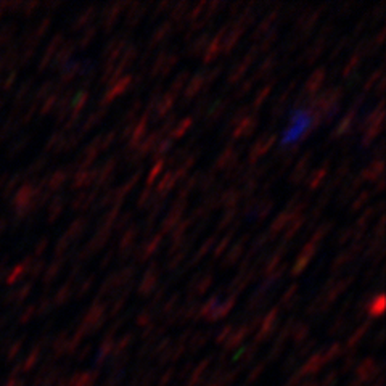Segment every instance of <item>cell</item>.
Instances as JSON below:
<instances>
[{"instance_id":"obj_1","label":"cell","mask_w":386,"mask_h":386,"mask_svg":"<svg viewBox=\"0 0 386 386\" xmlns=\"http://www.w3.org/2000/svg\"><path fill=\"white\" fill-rule=\"evenodd\" d=\"M274 142H275V135L274 134L262 135V137L257 140L253 146H251V150H249V163L253 164V163H256L257 158L264 156V154L270 150V146L274 145Z\"/></svg>"},{"instance_id":"obj_2","label":"cell","mask_w":386,"mask_h":386,"mask_svg":"<svg viewBox=\"0 0 386 386\" xmlns=\"http://www.w3.org/2000/svg\"><path fill=\"white\" fill-rule=\"evenodd\" d=\"M131 82H132V76H122V77H119L118 81L113 82V87L108 90L105 96H103L101 103H105V105L111 103L116 96H119L122 92H124V90H127V87L131 86Z\"/></svg>"},{"instance_id":"obj_3","label":"cell","mask_w":386,"mask_h":386,"mask_svg":"<svg viewBox=\"0 0 386 386\" xmlns=\"http://www.w3.org/2000/svg\"><path fill=\"white\" fill-rule=\"evenodd\" d=\"M257 126V118L256 116H246L243 121H240L235 126V131L232 134L234 139H241V137H249L254 132V129Z\"/></svg>"},{"instance_id":"obj_4","label":"cell","mask_w":386,"mask_h":386,"mask_svg":"<svg viewBox=\"0 0 386 386\" xmlns=\"http://www.w3.org/2000/svg\"><path fill=\"white\" fill-rule=\"evenodd\" d=\"M156 279H158L156 264H153V266H150V269H148L145 272V275H144V280H142L144 283H142L140 288H139L140 294H144V296L150 294L153 291V288L156 287Z\"/></svg>"},{"instance_id":"obj_5","label":"cell","mask_w":386,"mask_h":386,"mask_svg":"<svg viewBox=\"0 0 386 386\" xmlns=\"http://www.w3.org/2000/svg\"><path fill=\"white\" fill-rule=\"evenodd\" d=\"M148 116H150V113H145L144 116H142V121L135 126L134 132H132V137H131V140H129V148H131V150H135L142 142V139H144V135L146 132V126H148Z\"/></svg>"},{"instance_id":"obj_6","label":"cell","mask_w":386,"mask_h":386,"mask_svg":"<svg viewBox=\"0 0 386 386\" xmlns=\"http://www.w3.org/2000/svg\"><path fill=\"white\" fill-rule=\"evenodd\" d=\"M244 32V28L241 24H235L232 26V31L229 32V36H225V41H224V45L221 47L222 51H225V53H229V51L235 47V44L238 42V39L241 37V34Z\"/></svg>"},{"instance_id":"obj_7","label":"cell","mask_w":386,"mask_h":386,"mask_svg":"<svg viewBox=\"0 0 386 386\" xmlns=\"http://www.w3.org/2000/svg\"><path fill=\"white\" fill-rule=\"evenodd\" d=\"M383 161L378 159L377 163H373L370 167H367V169H364L362 172H360V177H362V180H372V182H375V180H380L383 177Z\"/></svg>"},{"instance_id":"obj_8","label":"cell","mask_w":386,"mask_h":386,"mask_svg":"<svg viewBox=\"0 0 386 386\" xmlns=\"http://www.w3.org/2000/svg\"><path fill=\"white\" fill-rule=\"evenodd\" d=\"M174 101H176V95L171 94V92H167L163 98L158 100L156 106H154V114H156L158 118H164V116L167 114V111H169V109L172 108Z\"/></svg>"},{"instance_id":"obj_9","label":"cell","mask_w":386,"mask_h":386,"mask_svg":"<svg viewBox=\"0 0 386 386\" xmlns=\"http://www.w3.org/2000/svg\"><path fill=\"white\" fill-rule=\"evenodd\" d=\"M356 114H357V105H354L349 109V113H347L343 118V121H341L338 124L337 131H333V137H339V135H343V134H346L347 131H349L352 121H354V118H356Z\"/></svg>"},{"instance_id":"obj_10","label":"cell","mask_w":386,"mask_h":386,"mask_svg":"<svg viewBox=\"0 0 386 386\" xmlns=\"http://www.w3.org/2000/svg\"><path fill=\"white\" fill-rule=\"evenodd\" d=\"M377 372H378V369L375 365V360H372V359L364 360V362L360 364L359 369H357V373H359L360 380H372V377L377 375Z\"/></svg>"},{"instance_id":"obj_11","label":"cell","mask_w":386,"mask_h":386,"mask_svg":"<svg viewBox=\"0 0 386 386\" xmlns=\"http://www.w3.org/2000/svg\"><path fill=\"white\" fill-rule=\"evenodd\" d=\"M324 76H325V71L324 69H317L315 73L309 77V81L306 84V94H315L317 90L322 87V82H324Z\"/></svg>"},{"instance_id":"obj_12","label":"cell","mask_w":386,"mask_h":386,"mask_svg":"<svg viewBox=\"0 0 386 386\" xmlns=\"http://www.w3.org/2000/svg\"><path fill=\"white\" fill-rule=\"evenodd\" d=\"M324 357H322V354H315V356L309 360V362L302 367L301 369V372H299V377H302V375H307V373H317L320 369H322V365H324Z\"/></svg>"},{"instance_id":"obj_13","label":"cell","mask_w":386,"mask_h":386,"mask_svg":"<svg viewBox=\"0 0 386 386\" xmlns=\"http://www.w3.org/2000/svg\"><path fill=\"white\" fill-rule=\"evenodd\" d=\"M237 161V154H235V150L234 146H227L224 150V153L219 156L217 163H216V167H219V169H227V167L230 164H234Z\"/></svg>"},{"instance_id":"obj_14","label":"cell","mask_w":386,"mask_h":386,"mask_svg":"<svg viewBox=\"0 0 386 386\" xmlns=\"http://www.w3.org/2000/svg\"><path fill=\"white\" fill-rule=\"evenodd\" d=\"M122 6H124V3H116V5H111L109 6V10L103 15V24H105V29L109 31L113 28V24L116 21V18H118V15L121 13Z\"/></svg>"},{"instance_id":"obj_15","label":"cell","mask_w":386,"mask_h":386,"mask_svg":"<svg viewBox=\"0 0 386 386\" xmlns=\"http://www.w3.org/2000/svg\"><path fill=\"white\" fill-rule=\"evenodd\" d=\"M177 179L176 176H174V172H167L166 176L163 177V180H159L158 185H156V193H159L161 196L166 195L167 192L174 189V185H176Z\"/></svg>"},{"instance_id":"obj_16","label":"cell","mask_w":386,"mask_h":386,"mask_svg":"<svg viewBox=\"0 0 386 386\" xmlns=\"http://www.w3.org/2000/svg\"><path fill=\"white\" fill-rule=\"evenodd\" d=\"M327 171H328V161L327 163L322 166V167H319L317 171H314L311 176H309V179H307V185H309V189L311 190H314V189H317V187L322 184V179H324L325 176H327Z\"/></svg>"},{"instance_id":"obj_17","label":"cell","mask_w":386,"mask_h":386,"mask_svg":"<svg viewBox=\"0 0 386 386\" xmlns=\"http://www.w3.org/2000/svg\"><path fill=\"white\" fill-rule=\"evenodd\" d=\"M114 166H116V159L111 158V159L106 161V164L103 166L100 171H96L95 177H96V180H98V184H105L106 180H109V177H111V174L114 171Z\"/></svg>"},{"instance_id":"obj_18","label":"cell","mask_w":386,"mask_h":386,"mask_svg":"<svg viewBox=\"0 0 386 386\" xmlns=\"http://www.w3.org/2000/svg\"><path fill=\"white\" fill-rule=\"evenodd\" d=\"M291 217H293V214H290L288 211H285V212H282V214H279L275 217V221L270 224V232H272V237L275 235V234H279V232L285 227V225L291 221Z\"/></svg>"},{"instance_id":"obj_19","label":"cell","mask_w":386,"mask_h":386,"mask_svg":"<svg viewBox=\"0 0 386 386\" xmlns=\"http://www.w3.org/2000/svg\"><path fill=\"white\" fill-rule=\"evenodd\" d=\"M240 198H241L240 192L229 190V192H225V193H222V195H221V204L227 206L229 209H232V208H235L238 201H240Z\"/></svg>"},{"instance_id":"obj_20","label":"cell","mask_w":386,"mask_h":386,"mask_svg":"<svg viewBox=\"0 0 386 386\" xmlns=\"http://www.w3.org/2000/svg\"><path fill=\"white\" fill-rule=\"evenodd\" d=\"M193 124V118H190V116H187V118H184L182 121L179 122V124L172 129V134H171V140L174 139H180L182 135L187 132V129H190V126Z\"/></svg>"},{"instance_id":"obj_21","label":"cell","mask_w":386,"mask_h":386,"mask_svg":"<svg viewBox=\"0 0 386 386\" xmlns=\"http://www.w3.org/2000/svg\"><path fill=\"white\" fill-rule=\"evenodd\" d=\"M203 82H204V77H203L201 74H196L195 77H193V79L189 82V86H187V90H185V96H187V98H192L193 95H196L198 90L201 89Z\"/></svg>"},{"instance_id":"obj_22","label":"cell","mask_w":386,"mask_h":386,"mask_svg":"<svg viewBox=\"0 0 386 386\" xmlns=\"http://www.w3.org/2000/svg\"><path fill=\"white\" fill-rule=\"evenodd\" d=\"M248 332H251L249 327H248V325H243L235 335H232L230 339L227 341V344H225V346H227V349H234V347H237V346L243 341V338L248 335Z\"/></svg>"},{"instance_id":"obj_23","label":"cell","mask_w":386,"mask_h":386,"mask_svg":"<svg viewBox=\"0 0 386 386\" xmlns=\"http://www.w3.org/2000/svg\"><path fill=\"white\" fill-rule=\"evenodd\" d=\"M367 309H369V312L373 315V317L382 315L383 311H385V294H378L377 298L373 299L369 306H367Z\"/></svg>"},{"instance_id":"obj_24","label":"cell","mask_w":386,"mask_h":386,"mask_svg":"<svg viewBox=\"0 0 386 386\" xmlns=\"http://www.w3.org/2000/svg\"><path fill=\"white\" fill-rule=\"evenodd\" d=\"M227 105H229V103L225 101V100H219V101H216V103H212L211 108H209L211 122H216L219 118H221V116L224 114V111H225V108H227Z\"/></svg>"},{"instance_id":"obj_25","label":"cell","mask_w":386,"mask_h":386,"mask_svg":"<svg viewBox=\"0 0 386 386\" xmlns=\"http://www.w3.org/2000/svg\"><path fill=\"white\" fill-rule=\"evenodd\" d=\"M243 241H246V237H244L243 240L238 241L235 246L230 249V253L227 254V259H225V262H224L225 266H230V264H234V262L238 259V257L241 256V253H243Z\"/></svg>"},{"instance_id":"obj_26","label":"cell","mask_w":386,"mask_h":386,"mask_svg":"<svg viewBox=\"0 0 386 386\" xmlns=\"http://www.w3.org/2000/svg\"><path fill=\"white\" fill-rule=\"evenodd\" d=\"M291 224H290V227H288V230H287V234H285V238L288 240V238H291L296 232L299 230V227L302 225V222H304V216L302 214H298V216H293L291 217V221H290Z\"/></svg>"},{"instance_id":"obj_27","label":"cell","mask_w":386,"mask_h":386,"mask_svg":"<svg viewBox=\"0 0 386 386\" xmlns=\"http://www.w3.org/2000/svg\"><path fill=\"white\" fill-rule=\"evenodd\" d=\"M135 238H137V229L132 227L131 230L126 232L124 238L121 240V248H122V249H127V248L131 249V246H132L134 241H135Z\"/></svg>"},{"instance_id":"obj_28","label":"cell","mask_w":386,"mask_h":386,"mask_svg":"<svg viewBox=\"0 0 386 386\" xmlns=\"http://www.w3.org/2000/svg\"><path fill=\"white\" fill-rule=\"evenodd\" d=\"M211 282H212V275H208V277H204L203 280H199L198 283H193V285L196 287L195 290H193V294H195V296H201V294H204L206 290L209 288Z\"/></svg>"},{"instance_id":"obj_29","label":"cell","mask_w":386,"mask_h":386,"mask_svg":"<svg viewBox=\"0 0 386 386\" xmlns=\"http://www.w3.org/2000/svg\"><path fill=\"white\" fill-rule=\"evenodd\" d=\"M208 44H209L208 36H201L199 39H196V42L193 44L190 48V55H198L199 51H204V48L208 47Z\"/></svg>"},{"instance_id":"obj_30","label":"cell","mask_w":386,"mask_h":386,"mask_svg":"<svg viewBox=\"0 0 386 386\" xmlns=\"http://www.w3.org/2000/svg\"><path fill=\"white\" fill-rule=\"evenodd\" d=\"M274 63H275V56L272 55V56H269V58H266V60L262 61V64L259 68H257V73H256V77H262V76H266L270 69H272V66H274Z\"/></svg>"},{"instance_id":"obj_31","label":"cell","mask_w":386,"mask_h":386,"mask_svg":"<svg viewBox=\"0 0 386 386\" xmlns=\"http://www.w3.org/2000/svg\"><path fill=\"white\" fill-rule=\"evenodd\" d=\"M369 325H370L369 322H365V324H364L362 327H360L359 330H357L356 333H354L349 339H347V346H349V347H354V346H356V344H357V341L364 337V333H365L367 330H369Z\"/></svg>"},{"instance_id":"obj_32","label":"cell","mask_w":386,"mask_h":386,"mask_svg":"<svg viewBox=\"0 0 386 386\" xmlns=\"http://www.w3.org/2000/svg\"><path fill=\"white\" fill-rule=\"evenodd\" d=\"M171 145H172V140L167 137V139H164V140H161V142H158V145L154 146V156H163V154H166V151L169 150L171 148Z\"/></svg>"},{"instance_id":"obj_33","label":"cell","mask_w":386,"mask_h":386,"mask_svg":"<svg viewBox=\"0 0 386 386\" xmlns=\"http://www.w3.org/2000/svg\"><path fill=\"white\" fill-rule=\"evenodd\" d=\"M169 31H171V24L169 23H166V24H163L161 28L154 32L153 34V39H151V45H154V44H158L159 41H163L164 39V36L166 34H169Z\"/></svg>"},{"instance_id":"obj_34","label":"cell","mask_w":386,"mask_h":386,"mask_svg":"<svg viewBox=\"0 0 386 386\" xmlns=\"http://www.w3.org/2000/svg\"><path fill=\"white\" fill-rule=\"evenodd\" d=\"M275 16H277V11H272V13H270V15H269V16H267V18L264 19V21L259 24V28L256 29V32H254V36H253V37H257V36H261L262 32H266V31L269 29V24H272V21L275 19Z\"/></svg>"},{"instance_id":"obj_35","label":"cell","mask_w":386,"mask_h":386,"mask_svg":"<svg viewBox=\"0 0 386 386\" xmlns=\"http://www.w3.org/2000/svg\"><path fill=\"white\" fill-rule=\"evenodd\" d=\"M169 53H166V51H159L158 56H156V61L153 63V69H151V74H159L161 73V68H163V64L166 61V58Z\"/></svg>"},{"instance_id":"obj_36","label":"cell","mask_w":386,"mask_h":386,"mask_svg":"<svg viewBox=\"0 0 386 386\" xmlns=\"http://www.w3.org/2000/svg\"><path fill=\"white\" fill-rule=\"evenodd\" d=\"M272 206H274V203L272 201H264L261 206H257V219L259 221H262V219H266L269 214H270V211H272Z\"/></svg>"},{"instance_id":"obj_37","label":"cell","mask_w":386,"mask_h":386,"mask_svg":"<svg viewBox=\"0 0 386 386\" xmlns=\"http://www.w3.org/2000/svg\"><path fill=\"white\" fill-rule=\"evenodd\" d=\"M332 229V222H325V224H322V227L317 230V232H315V234H314V237H312V244H315V243H317V241H320L322 240V238H324L325 235H327V232L328 230H330Z\"/></svg>"},{"instance_id":"obj_38","label":"cell","mask_w":386,"mask_h":386,"mask_svg":"<svg viewBox=\"0 0 386 386\" xmlns=\"http://www.w3.org/2000/svg\"><path fill=\"white\" fill-rule=\"evenodd\" d=\"M187 77H189V73H187V71H184L182 74H179V76H177V79L174 81V82H172V86H171V94H174V95H176V94L179 92V90H180V87H182L184 84H185Z\"/></svg>"},{"instance_id":"obj_39","label":"cell","mask_w":386,"mask_h":386,"mask_svg":"<svg viewBox=\"0 0 386 386\" xmlns=\"http://www.w3.org/2000/svg\"><path fill=\"white\" fill-rule=\"evenodd\" d=\"M103 118H105V111H96V113H94V114L90 116V118L87 119L86 126H84V131H87L89 127L92 129L94 126H96V124H98V122H100Z\"/></svg>"},{"instance_id":"obj_40","label":"cell","mask_w":386,"mask_h":386,"mask_svg":"<svg viewBox=\"0 0 386 386\" xmlns=\"http://www.w3.org/2000/svg\"><path fill=\"white\" fill-rule=\"evenodd\" d=\"M142 15H144V8H139V10H132L131 13L127 15V19H126V23L131 26V28H134L135 24H137L139 21H140V18H142Z\"/></svg>"},{"instance_id":"obj_41","label":"cell","mask_w":386,"mask_h":386,"mask_svg":"<svg viewBox=\"0 0 386 386\" xmlns=\"http://www.w3.org/2000/svg\"><path fill=\"white\" fill-rule=\"evenodd\" d=\"M270 90H272V84H269V86H266L259 94H257V96L254 98V108H259L261 105H262V101L267 98L269 96V94H270Z\"/></svg>"},{"instance_id":"obj_42","label":"cell","mask_w":386,"mask_h":386,"mask_svg":"<svg viewBox=\"0 0 386 386\" xmlns=\"http://www.w3.org/2000/svg\"><path fill=\"white\" fill-rule=\"evenodd\" d=\"M309 333V327L306 325V324H301V325H296V330L293 332V338H294V341H302L304 339V337Z\"/></svg>"},{"instance_id":"obj_43","label":"cell","mask_w":386,"mask_h":386,"mask_svg":"<svg viewBox=\"0 0 386 386\" xmlns=\"http://www.w3.org/2000/svg\"><path fill=\"white\" fill-rule=\"evenodd\" d=\"M339 352H341V346L339 344H333V346H330V349H328L322 357H324L325 362H328V360H332L333 357H337Z\"/></svg>"},{"instance_id":"obj_44","label":"cell","mask_w":386,"mask_h":386,"mask_svg":"<svg viewBox=\"0 0 386 386\" xmlns=\"http://www.w3.org/2000/svg\"><path fill=\"white\" fill-rule=\"evenodd\" d=\"M163 164H164V161H163V159H159L158 163L154 164V167L150 171V176H148V180H146V184H148V185H151V184H153L154 177H156L158 174H159V171H161V167H163Z\"/></svg>"},{"instance_id":"obj_45","label":"cell","mask_w":386,"mask_h":386,"mask_svg":"<svg viewBox=\"0 0 386 386\" xmlns=\"http://www.w3.org/2000/svg\"><path fill=\"white\" fill-rule=\"evenodd\" d=\"M369 198H370V192H362V193H360V196L352 204V211H357L359 208H362V204L367 203V199H369Z\"/></svg>"},{"instance_id":"obj_46","label":"cell","mask_w":386,"mask_h":386,"mask_svg":"<svg viewBox=\"0 0 386 386\" xmlns=\"http://www.w3.org/2000/svg\"><path fill=\"white\" fill-rule=\"evenodd\" d=\"M235 214H237V209H235V208H232V209H229L227 212H225V216H224V221H222L221 224H219V229H224L225 225H227L230 221H234Z\"/></svg>"},{"instance_id":"obj_47","label":"cell","mask_w":386,"mask_h":386,"mask_svg":"<svg viewBox=\"0 0 386 386\" xmlns=\"http://www.w3.org/2000/svg\"><path fill=\"white\" fill-rule=\"evenodd\" d=\"M187 6H189V3H179L176 8H174V11H172V19H179V18H182L184 16V13H185V10H187Z\"/></svg>"},{"instance_id":"obj_48","label":"cell","mask_w":386,"mask_h":386,"mask_svg":"<svg viewBox=\"0 0 386 386\" xmlns=\"http://www.w3.org/2000/svg\"><path fill=\"white\" fill-rule=\"evenodd\" d=\"M359 61H360V56H359V55H354V56L351 58L349 64H347L346 69H344V76H349V74L352 73V69H356V66L359 64Z\"/></svg>"},{"instance_id":"obj_49","label":"cell","mask_w":386,"mask_h":386,"mask_svg":"<svg viewBox=\"0 0 386 386\" xmlns=\"http://www.w3.org/2000/svg\"><path fill=\"white\" fill-rule=\"evenodd\" d=\"M214 180H216V176L212 172H209L208 176H206L203 180H201V190H208L209 187L214 184Z\"/></svg>"},{"instance_id":"obj_50","label":"cell","mask_w":386,"mask_h":386,"mask_svg":"<svg viewBox=\"0 0 386 386\" xmlns=\"http://www.w3.org/2000/svg\"><path fill=\"white\" fill-rule=\"evenodd\" d=\"M232 235H234V232H232V234H229L227 237H225L224 240L221 241V244H219V246L216 248V251H214V254H216V256H219V254H222V253H224V249L227 248V244H229V241H230V237H232Z\"/></svg>"},{"instance_id":"obj_51","label":"cell","mask_w":386,"mask_h":386,"mask_svg":"<svg viewBox=\"0 0 386 386\" xmlns=\"http://www.w3.org/2000/svg\"><path fill=\"white\" fill-rule=\"evenodd\" d=\"M206 339H208V337H204V333H199L198 337H195L192 341V346H193L192 349H198L199 346L206 343Z\"/></svg>"},{"instance_id":"obj_52","label":"cell","mask_w":386,"mask_h":386,"mask_svg":"<svg viewBox=\"0 0 386 386\" xmlns=\"http://www.w3.org/2000/svg\"><path fill=\"white\" fill-rule=\"evenodd\" d=\"M298 291V285H291L288 290H287V293H285V296L282 298V302L283 304H288V301L293 298V294Z\"/></svg>"},{"instance_id":"obj_53","label":"cell","mask_w":386,"mask_h":386,"mask_svg":"<svg viewBox=\"0 0 386 386\" xmlns=\"http://www.w3.org/2000/svg\"><path fill=\"white\" fill-rule=\"evenodd\" d=\"M253 84H254V79H249V81H246L243 84V86L238 89V92H237V96H243L244 94H248L249 92V89L253 87Z\"/></svg>"},{"instance_id":"obj_54","label":"cell","mask_w":386,"mask_h":386,"mask_svg":"<svg viewBox=\"0 0 386 386\" xmlns=\"http://www.w3.org/2000/svg\"><path fill=\"white\" fill-rule=\"evenodd\" d=\"M151 196V192L150 190H144V193L140 195V198H139V201H137V206L139 208H144V206H146V201H148V198Z\"/></svg>"},{"instance_id":"obj_55","label":"cell","mask_w":386,"mask_h":386,"mask_svg":"<svg viewBox=\"0 0 386 386\" xmlns=\"http://www.w3.org/2000/svg\"><path fill=\"white\" fill-rule=\"evenodd\" d=\"M131 341H132V335L131 333H129V335H126V337L124 338H122L121 341H119V343H118V349H114V352L116 354H118L121 349H124V347L129 344V343H131Z\"/></svg>"},{"instance_id":"obj_56","label":"cell","mask_w":386,"mask_h":386,"mask_svg":"<svg viewBox=\"0 0 386 386\" xmlns=\"http://www.w3.org/2000/svg\"><path fill=\"white\" fill-rule=\"evenodd\" d=\"M214 241H216V237H211V238H209V240H208V241H206V243L203 244V248H201V249H199V251H198V257H196V259H199V257H201V256H203V254L206 253V251H209V248H211V244H212V243H214Z\"/></svg>"},{"instance_id":"obj_57","label":"cell","mask_w":386,"mask_h":386,"mask_svg":"<svg viewBox=\"0 0 386 386\" xmlns=\"http://www.w3.org/2000/svg\"><path fill=\"white\" fill-rule=\"evenodd\" d=\"M77 96H79V101L74 103V108H76V111H79V109L84 106V103H86V100L89 98V94L87 92H81Z\"/></svg>"},{"instance_id":"obj_58","label":"cell","mask_w":386,"mask_h":386,"mask_svg":"<svg viewBox=\"0 0 386 386\" xmlns=\"http://www.w3.org/2000/svg\"><path fill=\"white\" fill-rule=\"evenodd\" d=\"M206 5H208V3H204V2H201V3H198L196 6H195V10H192L190 11V15H189V18L190 19H195L198 15H199V13H201V10L203 8H206Z\"/></svg>"},{"instance_id":"obj_59","label":"cell","mask_w":386,"mask_h":386,"mask_svg":"<svg viewBox=\"0 0 386 386\" xmlns=\"http://www.w3.org/2000/svg\"><path fill=\"white\" fill-rule=\"evenodd\" d=\"M96 34V29L95 28H90V31L87 32L86 36H84V42H82V47H86V45L89 44V41L92 42V39H94V36Z\"/></svg>"},{"instance_id":"obj_60","label":"cell","mask_w":386,"mask_h":386,"mask_svg":"<svg viewBox=\"0 0 386 386\" xmlns=\"http://www.w3.org/2000/svg\"><path fill=\"white\" fill-rule=\"evenodd\" d=\"M380 76H382V71H377L375 74H373L370 79H369V82L365 84V90H370V87H372V84H375L378 79H380Z\"/></svg>"},{"instance_id":"obj_61","label":"cell","mask_w":386,"mask_h":386,"mask_svg":"<svg viewBox=\"0 0 386 386\" xmlns=\"http://www.w3.org/2000/svg\"><path fill=\"white\" fill-rule=\"evenodd\" d=\"M230 332H232V325H225V327H224V330L221 332V337H217V341H221V343H222V341L229 337V333H230Z\"/></svg>"},{"instance_id":"obj_62","label":"cell","mask_w":386,"mask_h":386,"mask_svg":"<svg viewBox=\"0 0 386 386\" xmlns=\"http://www.w3.org/2000/svg\"><path fill=\"white\" fill-rule=\"evenodd\" d=\"M137 320H139V322H137L139 325H146L148 322H150V315H148V312H144L142 315H139Z\"/></svg>"},{"instance_id":"obj_63","label":"cell","mask_w":386,"mask_h":386,"mask_svg":"<svg viewBox=\"0 0 386 386\" xmlns=\"http://www.w3.org/2000/svg\"><path fill=\"white\" fill-rule=\"evenodd\" d=\"M264 369V364L262 365H259V367H256V369L251 372V375H249V378H248V382H253V380L256 378V377H259V373H261V370Z\"/></svg>"},{"instance_id":"obj_64","label":"cell","mask_w":386,"mask_h":386,"mask_svg":"<svg viewBox=\"0 0 386 386\" xmlns=\"http://www.w3.org/2000/svg\"><path fill=\"white\" fill-rule=\"evenodd\" d=\"M304 386H317V383H311V385H304Z\"/></svg>"}]
</instances>
